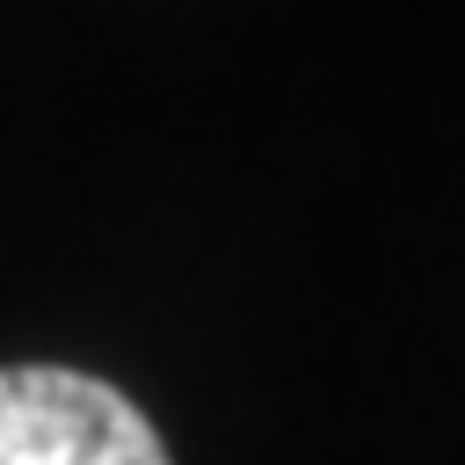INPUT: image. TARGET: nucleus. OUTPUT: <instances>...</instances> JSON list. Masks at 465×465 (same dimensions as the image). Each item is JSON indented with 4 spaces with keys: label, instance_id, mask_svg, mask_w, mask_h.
Segmentation results:
<instances>
[{
    "label": "nucleus",
    "instance_id": "obj_1",
    "mask_svg": "<svg viewBox=\"0 0 465 465\" xmlns=\"http://www.w3.org/2000/svg\"><path fill=\"white\" fill-rule=\"evenodd\" d=\"M0 465H167V443L116 385L22 363L0 371Z\"/></svg>",
    "mask_w": 465,
    "mask_h": 465
}]
</instances>
